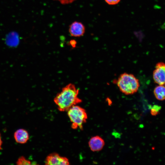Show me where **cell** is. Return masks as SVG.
<instances>
[{
  "label": "cell",
  "mask_w": 165,
  "mask_h": 165,
  "mask_svg": "<svg viewBox=\"0 0 165 165\" xmlns=\"http://www.w3.org/2000/svg\"><path fill=\"white\" fill-rule=\"evenodd\" d=\"M79 93V90L72 83L63 88L54 98L58 109L61 112L67 111L72 106L81 102V99L78 97Z\"/></svg>",
  "instance_id": "1"
},
{
  "label": "cell",
  "mask_w": 165,
  "mask_h": 165,
  "mask_svg": "<svg viewBox=\"0 0 165 165\" xmlns=\"http://www.w3.org/2000/svg\"><path fill=\"white\" fill-rule=\"evenodd\" d=\"M116 83L120 91L127 95L137 92L140 86L138 79L133 74L127 73L121 74Z\"/></svg>",
  "instance_id": "2"
},
{
  "label": "cell",
  "mask_w": 165,
  "mask_h": 165,
  "mask_svg": "<svg viewBox=\"0 0 165 165\" xmlns=\"http://www.w3.org/2000/svg\"><path fill=\"white\" fill-rule=\"evenodd\" d=\"M68 115L72 123L71 127L74 129H83V125L86 123L87 116L85 109L77 105H74L68 111Z\"/></svg>",
  "instance_id": "3"
},
{
  "label": "cell",
  "mask_w": 165,
  "mask_h": 165,
  "mask_svg": "<svg viewBox=\"0 0 165 165\" xmlns=\"http://www.w3.org/2000/svg\"><path fill=\"white\" fill-rule=\"evenodd\" d=\"M153 78L155 83L159 85L165 84V63L160 62L156 65L153 73Z\"/></svg>",
  "instance_id": "4"
},
{
  "label": "cell",
  "mask_w": 165,
  "mask_h": 165,
  "mask_svg": "<svg viewBox=\"0 0 165 165\" xmlns=\"http://www.w3.org/2000/svg\"><path fill=\"white\" fill-rule=\"evenodd\" d=\"M46 165H69L68 159L66 157L60 156L56 153L50 154L46 157L45 161Z\"/></svg>",
  "instance_id": "5"
},
{
  "label": "cell",
  "mask_w": 165,
  "mask_h": 165,
  "mask_svg": "<svg viewBox=\"0 0 165 165\" xmlns=\"http://www.w3.org/2000/svg\"><path fill=\"white\" fill-rule=\"evenodd\" d=\"M85 30V27L82 23L74 21L70 25L69 32L72 36L79 37L84 35Z\"/></svg>",
  "instance_id": "6"
},
{
  "label": "cell",
  "mask_w": 165,
  "mask_h": 165,
  "mask_svg": "<svg viewBox=\"0 0 165 165\" xmlns=\"http://www.w3.org/2000/svg\"><path fill=\"white\" fill-rule=\"evenodd\" d=\"M105 144L104 140L98 136L93 137L88 142L89 147L93 152H97L102 149Z\"/></svg>",
  "instance_id": "7"
},
{
  "label": "cell",
  "mask_w": 165,
  "mask_h": 165,
  "mask_svg": "<svg viewBox=\"0 0 165 165\" xmlns=\"http://www.w3.org/2000/svg\"><path fill=\"white\" fill-rule=\"evenodd\" d=\"M14 137L16 142L24 144L26 143L28 140L29 135L28 132L25 129H20L15 132Z\"/></svg>",
  "instance_id": "8"
},
{
  "label": "cell",
  "mask_w": 165,
  "mask_h": 165,
  "mask_svg": "<svg viewBox=\"0 0 165 165\" xmlns=\"http://www.w3.org/2000/svg\"><path fill=\"white\" fill-rule=\"evenodd\" d=\"M154 95L156 98L160 101L165 100V86L159 85L156 86L154 90Z\"/></svg>",
  "instance_id": "9"
},
{
  "label": "cell",
  "mask_w": 165,
  "mask_h": 165,
  "mask_svg": "<svg viewBox=\"0 0 165 165\" xmlns=\"http://www.w3.org/2000/svg\"><path fill=\"white\" fill-rule=\"evenodd\" d=\"M16 164L17 165H30L31 162L29 160L27 159L24 157L21 156L18 159Z\"/></svg>",
  "instance_id": "10"
},
{
  "label": "cell",
  "mask_w": 165,
  "mask_h": 165,
  "mask_svg": "<svg viewBox=\"0 0 165 165\" xmlns=\"http://www.w3.org/2000/svg\"><path fill=\"white\" fill-rule=\"evenodd\" d=\"M161 108V107L159 105H153L151 109V114L152 116H156L157 115Z\"/></svg>",
  "instance_id": "11"
},
{
  "label": "cell",
  "mask_w": 165,
  "mask_h": 165,
  "mask_svg": "<svg viewBox=\"0 0 165 165\" xmlns=\"http://www.w3.org/2000/svg\"><path fill=\"white\" fill-rule=\"evenodd\" d=\"M105 2L110 5H115L119 2L120 0H105Z\"/></svg>",
  "instance_id": "12"
},
{
  "label": "cell",
  "mask_w": 165,
  "mask_h": 165,
  "mask_svg": "<svg viewBox=\"0 0 165 165\" xmlns=\"http://www.w3.org/2000/svg\"><path fill=\"white\" fill-rule=\"evenodd\" d=\"M58 1L62 4H70L72 3L75 0H54Z\"/></svg>",
  "instance_id": "13"
},
{
  "label": "cell",
  "mask_w": 165,
  "mask_h": 165,
  "mask_svg": "<svg viewBox=\"0 0 165 165\" xmlns=\"http://www.w3.org/2000/svg\"><path fill=\"white\" fill-rule=\"evenodd\" d=\"M70 43L71 45L73 47H75L76 43V41L75 40H71L70 41Z\"/></svg>",
  "instance_id": "14"
},
{
  "label": "cell",
  "mask_w": 165,
  "mask_h": 165,
  "mask_svg": "<svg viewBox=\"0 0 165 165\" xmlns=\"http://www.w3.org/2000/svg\"><path fill=\"white\" fill-rule=\"evenodd\" d=\"M2 141L1 139V135L0 133V150L2 149Z\"/></svg>",
  "instance_id": "15"
},
{
  "label": "cell",
  "mask_w": 165,
  "mask_h": 165,
  "mask_svg": "<svg viewBox=\"0 0 165 165\" xmlns=\"http://www.w3.org/2000/svg\"></svg>",
  "instance_id": "16"
}]
</instances>
